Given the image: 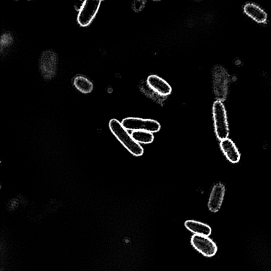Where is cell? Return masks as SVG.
<instances>
[{"label": "cell", "mask_w": 271, "mask_h": 271, "mask_svg": "<svg viewBox=\"0 0 271 271\" xmlns=\"http://www.w3.org/2000/svg\"><path fill=\"white\" fill-rule=\"evenodd\" d=\"M132 136L138 144H149L153 142V133L146 131H133Z\"/></svg>", "instance_id": "4fadbf2b"}, {"label": "cell", "mask_w": 271, "mask_h": 271, "mask_svg": "<svg viewBox=\"0 0 271 271\" xmlns=\"http://www.w3.org/2000/svg\"><path fill=\"white\" fill-rule=\"evenodd\" d=\"M225 193V186L221 183H216L210 195L208 201V208L210 212L217 213L222 205Z\"/></svg>", "instance_id": "52a82bcc"}, {"label": "cell", "mask_w": 271, "mask_h": 271, "mask_svg": "<svg viewBox=\"0 0 271 271\" xmlns=\"http://www.w3.org/2000/svg\"><path fill=\"white\" fill-rule=\"evenodd\" d=\"M58 57L56 52L52 50L44 51L40 58V70L45 80L53 79L56 74Z\"/></svg>", "instance_id": "3957f363"}, {"label": "cell", "mask_w": 271, "mask_h": 271, "mask_svg": "<svg viewBox=\"0 0 271 271\" xmlns=\"http://www.w3.org/2000/svg\"><path fill=\"white\" fill-rule=\"evenodd\" d=\"M127 131H146L152 133L159 132L161 128L160 124L155 120L140 118L129 117L122 122Z\"/></svg>", "instance_id": "277c9868"}, {"label": "cell", "mask_w": 271, "mask_h": 271, "mask_svg": "<svg viewBox=\"0 0 271 271\" xmlns=\"http://www.w3.org/2000/svg\"><path fill=\"white\" fill-rule=\"evenodd\" d=\"M14 42L13 35L9 32L3 33L0 39V49L1 52L10 48Z\"/></svg>", "instance_id": "5bb4252c"}, {"label": "cell", "mask_w": 271, "mask_h": 271, "mask_svg": "<svg viewBox=\"0 0 271 271\" xmlns=\"http://www.w3.org/2000/svg\"><path fill=\"white\" fill-rule=\"evenodd\" d=\"M184 226L187 230L194 233V235H198L209 237L212 234V229L207 224L198 221H186Z\"/></svg>", "instance_id": "8fae6325"}, {"label": "cell", "mask_w": 271, "mask_h": 271, "mask_svg": "<svg viewBox=\"0 0 271 271\" xmlns=\"http://www.w3.org/2000/svg\"><path fill=\"white\" fill-rule=\"evenodd\" d=\"M221 148L227 159L232 163H238L240 159V155L238 150L231 139H225L221 141Z\"/></svg>", "instance_id": "30bf717a"}, {"label": "cell", "mask_w": 271, "mask_h": 271, "mask_svg": "<svg viewBox=\"0 0 271 271\" xmlns=\"http://www.w3.org/2000/svg\"><path fill=\"white\" fill-rule=\"evenodd\" d=\"M213 114L217 137L221 141L227 138L229 132L227 112L221 100H217L214 103Z\"/></svg>", "instance_id": "7a4b0ae2"}, {"label": "cell", "mask_w": 271, "mask_h": 271, "mask_svg": "<svg viewBox=\"0 0 271 271\" xmlns=\"http://www.w3.org/2000/svg\"><path fill=\"white\" fill-rule=\"evenodd\" d=\"M110 130L121 144L134 156H140L144 154V148L136 141L122 123L112 119L109 124Z\"/></svg>", "instance_id": "6da1fadb"}, {"label": "cell", "mask_w": 271, "mask_h": 271, "mask_svg": "<svg viewBox=\"0 0 271 271\" xmlns=\"http://www.w3.org/2000/svg\"><path fill=\"white\" fill-rule=\"evenodd\" d=\"M243 10L247 16L258 24H264L267 20V13L257 4L248 3L244 5Z\"/></svg>", "instance_id": "9c48e42d"}, {"label": "cell", "mask_w": 271, "mask_h": 271, "mask_svg": "<svg viewBox=\"0 0 271 271\" xmlns=\"http://www.w3.org/2000/svg\"><path fill=\"white\" fill-rule=\"evenodd\" d=\"M101 2L100 0H86L83 2L77 17L81 27H87L92 23L99 12Z\"/></svg>", "instance_id": "5b68a950"}, {"label": "cell", "mask_w": 271, "mask_h": 271, "mask_svg": "<svg viewBox=\"0 0 271 271\" xmlns=\"http://www.w3.org/2000/svg\"><path fill=\"white\" fill-rule=\"evenodd\" d=\"M73 83L74 87L82 93L89 94L93 91V83L84 75H77L74 78Z\"/></svg>", "instance_id": "7c38bea8"}, {"label": "cell", "mask_w": 271, "mask_h": 271, "mask_svg": "<svg viewBox=\"0 0 271 271\" xmlns=\"http://www.w3.org/2000/svg\"><path fill=\"white\" fill-rule=\"evenodd\" d=\"M191 243L195 250L206 257H213L217 252V246L214 241L207 236L194 235Z\"/></svg>", "instance_id": "8992f818"}, {"label": "cell", "mask_w": 271, "mask_h": 271, "mask_svg": "<svg viewBox=\"0 0 271 271\" xmlns=\"http://www.w3.org/2000/svg\"><path fill=\"white\" fill-rule=\"evenodd\" d=\"M147 83L153 91L162 96H167L171 93L172 88L168 83L157 75H150Z\"/></svg>", "instance_id": "ba28073f"}]
</instances>
